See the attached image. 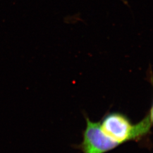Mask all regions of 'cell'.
<instances>
[{
  "instance_id": "1",
  "label": "cell",
  "mask_w": 153,
  "mask_h": 153,
  "mask_svg": "<svg viewBox=\"0 0 153 153\" xmlns=\"http://www.w3.org/2000/svg\"><path fill=\"white\" fill-rule=\"evenodd\" d=\"M99 122L105 134L120 145L130 141H138L150 133L153 125V109L151 108L145 117L135 124L126 115L120 112L108 113Z\"/></svg>"
},
{
  "instance_id": "2",
  "label": "cell",
  "mask_w": 153,
  "mask_h": 153,
  "mask_svg": "<svg viewBox=\"0 0 153 153\" xmlns=\"http://www.w3.org/2000/svg\"><path fill=\"white\" fill-rule=\"evenodd\" d=\"M86 126L83 132V140L76 148L83 153H106L120 145L110 138L101 128L100 122H94L88 117Z\"/></svg>"
}]
</instances>
